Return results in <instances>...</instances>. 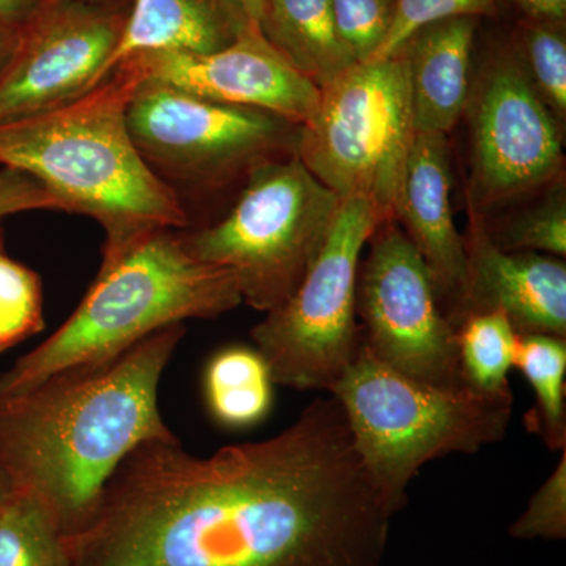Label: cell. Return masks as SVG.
<instances>
[{"instance_id":"1","label":"cell","mask_w":566,"mask_h":566,"mask_svg":"<svg viewBox=\"0 0 566 566\" xmlns=\"http://www.w3.org/2000/svg\"><path fill=\"white\" fill-rule=\"evenodd\" d=\"M392 516L329 397L210 457L139 447L69 546L73 566H381Z\"/></svg>"},{"instance_id":"2","label":"cell","mask_w":566,"mask_h":566,"mask_svg":"<svg viewBox=\"0 0 566 566\" xmlns=\"http://www.w3.org/2000/svg\"><path fill=\"white\" fill-rule=\"evenodd\" d=\"M185 333L166 327L106 363L0 397V472L13 493L39 499L66 538L91 524L134 450L177 441L159 386Z\"/></svg>"},{"instance_id":"3","label":"cell","mask_w":566,"mask_h":566,"mask_svg":"<svg viewBox=\"0 0 566 566\" xmlns=\"http://www.w3.org/2000/svg\"><path fill=\"white\" fill-rule=\"evenodd\" d=\"M125 61L96 87L57 109L0 125V167L32 175L66 207L103 227V252L153 230H180L189 214L142 158L126 111L144 82Z\"/></svg>"},{"instance_id":"4","label":"cell","mask_w":566,"mask_h":566,"mask_svg":"<svg viewBox=\"0 0 566 566\" xmlns=\"http://www.w3.org/2000/svg\"><path fill=\"white\" fill-rule=\"evenodd\" d=\"M240 304L232 275L192 256L177 230H153L103 252L98 274L76 311L0 374V397L106 363L166 327L218 318Z\"/></svg>"},{"instance_id":"5","label":"cell","mask_w":566,"mask_h":566,"mask_svg":"<svg viewBox=\"0 0 566 566\" xmlns=\"http://www.w3.org/2000/svg\"><path fill=\"white\" fill-rule=\"evenodd\" d=\"M331 394L394 515L408 502V488L424 464L497 444L513 417L512 390L485 394L416 381L379 363L363 342Z\"/></svg>"},{"instance_id":"6","label":"cell","mask_w":566,"mask_h":566,"mask_svg":"<svg viewBox=\"0 0 566 566\" xmlns=\"http://www.w3.org/2000/svg\"><path fill=\"white\" fill-rule=\"evenodd\" d=\"M340 207L294 151L255 167L218 222L178 233L192 256L232 275L241 304L268 314L303 281Z\"/></svg>"},{"instance_id":"7","label":"cell","mask_w":566,"mask_h":566,"mask_svg":"<svg viewBox=\"0 0 566 566\" xmlns=\"http://www.w3.org/2000/svg\"><path fill=\"white\" fill-rule=\"evenodd\" d=\"M416 128L403 52L356 63L319 88L296 155L342 200L364 199L386 219L397 214Z\"/></svg>"},{"instance_id":"8","label":"cell","mask_w":566,"mask_h":566,"mask_svg":"<svg viewBox=\"0 0 566 566\" xmlns=\"http://www.w3.org/2000/svg\"><path fill=\"white\" fill-rule=\"evenodd\" d=\"M390 221L364 199L342 200L323 248L292 296L251 337L274 385L331 392L360 348L357 282L368 241Z\"/></svg>"},{"instance_id":"9","label":"cell","mask_w":566,"mask_h":566,"mask_svg":"<svg viewBox=\"0 0 566 566\" xmlns=\"http://www.w3.org/2000/svg\"><path fill=\"white\" fill-rule=\"evenodd\" d=\"M129 134L153 172L178 189L211 192L296 151L300 125L270 112L144 80L126 111Z\"/></svg>"},{"instance_id":"10","label":"cell","mask_w":566,"mask_h":566,"mask_svg":"<svg viewBox=\"0 0 566 566\" xmlns=\"http://www.w3.org/2000/svg\"><path fill=\"white\" fill-rule=\"evenodd\" d=\"M464 112L471 132L469 210L485 218L560 178V122L536 93L512 44L488 54Z\"/></svg>"},{"instance_id":"11","label":"cell","mask_w":566,"mask_h":566,"mask_svg":"<svg viewBox=\"0 0 566 566\" xmlns=\"http://www.w3.org/2000/svg\"><path fill=\"white\" fill-rule=\"evenodd\" d=\"M357 282L360 342L398 374L438 387H468L457 329L422 256L400 223H379Z\"/></svg>"},{"instance_id":"12","label":"cell","mask_w":566,"mask_h":566,"mask_svg":"<svg viewBox=\"0 0 566 566\" xmlns=\"http://www.w3.org/2000/svg\"><path fill=\"white\" fill-rule=\"evenodd\" d=\"M132 0H46L0 73V125L65 106L99 84Z\"/></svg>"},{"instance_id":"13","label":"cell","mask_w":566,"mask_h":566,"mask_svg":"<svg viewBox=\"0 0 566 566\" xmlns=\"http://www.w3.org/2000/svg\"><path fill=\"white\" fill-rule=\"evenodd\" d=\"M132 61L145 80L164 82L212 102L270 112L294 125L311 120L318 107L319 88L268 43L259 25L245 29L221 51L151 52Z\"/></svg>"},{"instance_id":"14","label":"cell","mask_w":566,"mask_h":566,"mask_svg":"<svg viewBox=\"0 0 566 566\" xmlns=\"http://www.w3.org/2000/svg\"><path fill=\"white\" fill-rule=\"evenodd\" d=\"M468 279L453 327L476 312L501 311L520 335L566 338V264L564 259L499 248L486 219L469 210L464 237Z\"/></svg>"},{"instance_id":"15","label":"cell","mask_w":566,"mask_h":566,"mask_svg":"<svg viewBox=\"0 0 566 566\" xmlns=\"http://www.w3.org/2000/svg\"><path fill=\"white\" fill-rule=\"evenodd\" d=\"M395 221L422 256L453 324L465 290L468 259L452 208V169L446 134L416 133L406 161Z\"/></svg>"},{"instance_id":"16","label":"cell","mask_w":566,"mask_h":566,"mask_svg":"<svg viewBox=\"0 0 566 566\" xmlns=\"http://www.w3.org/2000/svg\"><path fill=\"white\" fill-rule=\"evenodd\" d=\"M476 18L424 25L400 50L408 65L416 133L449 134L468 106Z\"/></svg>"},{"instance_id":"17","label":"cell","mask_w":566,"mask_h":566,"mask_svg":"<svg viewBox=\"0 0 566 566\" xmlns=\"http://www.w3.org/2000/svg\"><path fill=\"white\" fill-rule=\"evenodd\" d=\"M251 25L255 24L234 0H132L125 28L104 77L136 55L221 51Z\"/></svg>"},{"instance_id":"18","label":"cell","mask_w":566,"mask_h":566,"mask_svg":"<svg viewBox=\"0 0 566 566\" xmlns=\"http://www.w3.org/2000/svg\"><path fill=\"white\" fill-rule=\"evenodd\" d=\"M259 28L268 43L318 88L357 63L335 29L331 0H268Z\"/></svg>"},{"instance_id":"19","label":"cell","mask_w":566,"mask_h":566,"mask_svg":"<svg viewBox=\"0 0 566 566\" xmlns=\"http://www.w3.org/2000/svg\"><path fill=\"white\" fill-rule=\"evenodd\" d=\"M274 379L253 346H229L211 357L203 376L205 400L212 419L243 430L266 419L273 408Z\"/></svg>"},{"instance_id":"20","label":"cell","mask_w":566,"mask_h":566,"mask_svg":"<svg viewBox=\"0 0 566 566\" xmlns=\"http://www.w3.org/2000/svg\"><path fill=\"white\" fill-rule=\"evenodd\" d=\"M515 368L535 394L524 423L551 452L566 449V338L546 334L517 337Z\"/></svg>"},{"instance_id":"21","label":"cell","mask_w":566,"mask_h":566,"mask_svg":"<svg viewBox=\"0 0 566 566\" xmlns=\"http://www.w3.org/2000/svg\"><path fill=\"white\" fill-rule=\"evenodd\" d=\"M455 329L464 385L485 394L512 390L509 375L515 368L520 334L505 314L476 312L464 316Z\"/></svg>"},{"instance_id":"22","label":"cell","mask_w":566,"mask_h":566,"mask_svg":"<svg viewBox=\"0 0 566 566\" xmlns=\"http://www.w3.org/2000/svg\"><path fill=\"white\" fill-rule=\"evenodd\" d=\"M0 566H73L69 538L39 499L13 493L0 506Z\"/></svg>"},{"instance_id":"23","label":"cell","mask_w":566,"mask_h":566,"mask_svg":"<svg viewBox=\"0 0 566 566\" xmlns=\"http://www.w3.org/2000/svg\"><path fill=\"white\" fill-rule=\"evenodd\" d=\"M513 51L526 70L536 93L558 122L566 117L565 22L523 18L513 31Z\"/></svg>"},{"instance_id":"24","label":"cell","mask_w":566,"mask_h":566,"mask_svg":"<svg viewBox=\"0 0 566 566\" xmlns=\"http://www.w3.org/2000/svg\"><path fill=\"white\" fill-rule=\"evenodd\" d=\"M43 307L40 274L11 259L0 223V353L44 329Z\"/></svg>"},{"instance_id":"25","label":"cell","mask_w":566,"mask_h":566,"mask_svg":"<svg viewBox=\"0 0 566 566\" xmlns=\"http://www.w3.org/2000/svg\"><path fill=\"white\" fill-rule=\"evenodd\" d=\"M545 200L517 216L512 222L493 230L491 238L499 248L510 252H535L565 259L566 255V197L560 178L551 185Z\"/></svg>"},{"instance_id":"26","label":"cell","mask_w":566,"mask_h":566,"mask_svg":"<svg viewBox=\"0 0 566 566\" xmlns=\"http://www.w3.org/2000/svg\"><path fill=\"white\" fill-rule=\"evenodd\" d=\"M502 6L504 0H395L392 25L374 61L390 57L424 25L452 18H497Z\"/></svg>"},{"instance_id":"27","label":"cell","mask_w":566,"mask_h":566,"mask_svg":"<svg viewBox=\"0 0 566 566\" xmlns=\"http://www.w3.org/2000/svg\"><path fill=\"white\" fill-rule=\"evenodd\" d=\"M335 29L354 61H374L392 25L395 0H331Z\"/></svg>"},{"instance_id":"28","label":"cell","mask_w":566,"mask_h":566,"mask_svg":"<svg viewBox=\"0 0 566 566\" xmlns=\"http://www.w3.org/2000/svg\"><path fill=\"white\" fill-rule=\"evenodd\" d=\"M553 474L535 491L520 517L509 527L512 538L551 539L566 538V449L562 450Z\"/></svg>"},{"instance_id":"29","label":"cell","mask_w":566,"mask_h":566,"mask_svg":"<svg viewBox=\"0 0 566 566\" xmlns=\"http://www.w3.org/2000/svg\"><path fill=\"white\" fill-rule=\"evenodd\" d=\"M29 211L66 212V207L32 175L0 167V222L9 216Z\"/></svg>"},{"instance_id":"30","label":"cell","mask_w":566,"mask_h":566,"mask_svg":"<svg viewBox=\"0 0 566 566\" xmlns=\"http://www.w3.org/2000/svg\"><path fill=\"white\" fill-rule=\"evenodd\" d=\"M524 18L535 21L565 22L566 0H512Z\"/></svg>"},{"instance_id":"31","label":"cell","mask_w":566,"mask_h":566,"mask_svg":"<svg viewBox=\"0 0 566 566\" xmlns=\"http://www.w3.org/2000/svg\"><path fill=\"white\" fill-rule=\"evenodd\" d=\"M46 0H0V24L22 28Z\"/></svg>"},{"instance_id":"32","label":"cell","mask_w":566,"mask_h":566,"mask_svg":"<svg viewBox=\"0 0 566 566\" xmlns=\"http://www.w3.org/2000/svg\"><path fill=\"white\" fill-rule=\"evenodd\" d=\"M21 28L0 24V73L10 62L11 55L17 50L18 40H20Z\"/></svg>"},{"instance_id":"33","label":"cell","mask_w":566,"mask_h":566,"mask_svg":"<svg viewBox=\"0 0 566 566\" xmlns=\"http://www.w3.org/2000/svg\"><path fill=\"white\" fill-rule=\"evenodd\" d=\"M234 2L244 11L245 17H248L252 24L259 25L268 0H234Z\"/></svg>"},{"instance_id":"34","label":"cell","mask_w":566,"mask_h":566,"mask_svg":"<svg viewBox=\"0 0 566 566\" xmlns=\"http://www.w3.org/2000/svg\"><path fill=\"white\" fill-rule=\"evenodd\" d=\"M13 495V490L7 482L6 476H3L2 472H0V506L6 504L7 501Z\"/></svg>"}]
</instances>
